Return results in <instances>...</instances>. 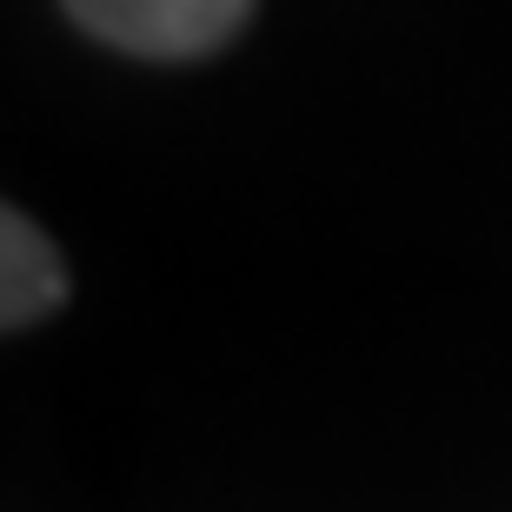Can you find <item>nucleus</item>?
Returning <instances> with one entry per match:
<instances>
[{
    "instance_id": "2",
    "label": "nucleus",
    "mask_w": 512,
    "mask_h": 512,
    "mask_svg": "<svg viewBox=\"0 0 512 512\" xmlns=\"http://www.w3.org/2000/svg\"><path fill=\"white\" fill-rule=\"evenodd\" d=\"M67 300V266H60L54 240L27 220L20 207L0 213V326L27 333Z\"/></svg>"
},
{
    "instance_id": "1",
    "label": "nucleus",
    "mask_w": 512,
    "mask_h": 512,
    "mask_svg": "<svg viewBox=\"0 0 512 512\" xmlns=\"http://www.w3.org/2000/svg\"><path fill=\"white\" fill-rule=\"evenodd\" d=\"M94 40L140 60H200L247 27L253 0H67Z\"/></svg>"
}]
</instances>
